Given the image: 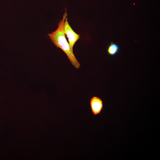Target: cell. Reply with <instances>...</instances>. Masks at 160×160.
<instances>
[{"label":"cell","mask_w":160,"mask_h":160,"mask_svg":"<svg viewBox=\"0 0 160 160\" xmlns=\"http://www.w3.org/2000/svg\"><path fill=\"white\" fill-rule=\"evenodd\" d=\"M65 9V12L62 20L58 23L57 28L52 33H48L47 35L57 47L61 49L65 52L73 66L78 69L80 67V64L74 55L73 50L66 39L64 31V22L68 16L66 8Z\"/></svg>","instance_id":"cell-1"},{"label":"cell","mask_w":160,"mask_h":160,"mask_svg":"<svg viewBox=\"0 0 160 160\" xmlns=\"http://www.w3.org/2000/svg\"><path fill=\"white\" fill-rule=\"evenodd\" d=\"M119 49V47L117 44L111 42L108 47L107 53L110 55L114 56L118 53Z\"/></svg>","instance_id":"cell-4"},{"label":"cell","mask_w":160,"mask_h":160,"mask_svg":"<svg viewBox=\"0 0 160 160\" xmlns=\"http://www.w3.org/2000/svg\"><path fill=\"white\" fill-rule=\"evenodd\" d=\"M90 103L92 112L94 115H97L100 113L103 106V101L100 98L93 96L91 98Z\"/></svg>","instance_id":"cell-3"},{"label":"cell","mask_w":160,"mask_h":160,"mask_svg":"<svg viewBox=\"0 0 160 160\" xmlns=\"http://www.w3.org/2000/svg\"><path fill=\"white\" fill-rule=\"evenodd\" d=\"M64 31L68 39L69 45L72 50H73L74 45L80 38V35L76 33L72 29L68 23L67 17L64 23Z\"/></svg>","instance_id":"cell-2"}]
</instances>
